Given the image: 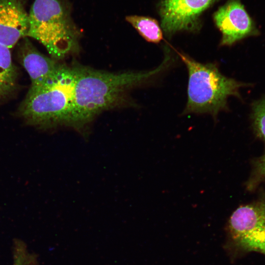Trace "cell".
Returning a JSON list of instances; mask_svg holds the SVG:
<instances>
[{
  "label": "cell",
  "mask_w": 265,
  "mask_h": 265,
  "mask_svg": "<svg viewBox=\"0 0 265 265\" xmlns=\"http://www.w3.org/2000/svg\"><path fill=\"white\" fill-rule=\"evenodd\" d=\"M126 20L147 41L158 43L162 39L161 29L155 19L142 16L129 15L126 17Z\"/></svg>",
  "instance_id": "11"
},
{
  "label": "cell",
  "mask_w": 265,
  "mask_h": 265,
  "mask_svg": "<svg viewBox=\"0 0 265 265\" xmlns=\"http://www.w3.org/2000/svg\"><path fill=\"white\" fill-rule=\"evenodd\" d=\"M258 167L261 174L265 177V154L260 159Z\"/></svg>",
  "instance_id": "14"
},
{
  "label": "cell",
  "mask_w": 265,
  "mask_h": 265,
  "mask_svg": "<svg viewBox=\"0 0 265 265\" xmlns=\"http://www.w3.org/2000/svg\"><path fill=\"white\" fill-rule=\"evenodd\" d=\"M228 226L231 238L237 246L265 255V218L259 207L238 208L231 216Z\"/></svg>",
  "instance_id": "5"
},
{
  "label": "cell",
  "mask_w": 265,
  "mask_h": 265,
  "mask_svg": "<svg viewBox=\"0 0 265 265\" xmlns=\"http://www.w3.org/2000/svg\"><path fill=\"white\" fill-rule=\"evenodd\" d=\"M253 119L256 132L265 141V97L254 104Z\"/></svg>",
  "instance_id": "12"
},
{
  "label": "cell",
  "mask_w": 265,
  "mask_h": 265,
  "mask_svg": "<svg viewBox=\"0 0 265 265\" xmlns=\"http://www.w3.org/2000/svg\"><path fill=\"white\" fill-rule=\"evenodd\" d=\"M28 14L23 0H0V44L9 49L26 37Z\"/></svg>",
  "instance_id": "8"
},
{
  "label": "cell",
  "mask_w": 265,
  "mask_h": 265,
  "mask_svg": "<svg viewBox=\"0 0 265 265\" xmlns=\"http://www.w3.org/2000/svg\"><path fill=\"white\" fill-rule=\"evenodd\" d=\"M26 37L40 42L52 58L60 59L79 49V32L60 0H35Z\"/></svg>",
  "instance_id": "4"
},
{
  "label": "cell",
  "mask_w": 265,
  "mask_h": 265,
  "mask_svg": "<svg viewBox=\"0 0 265 265\" xmlns=\"http://www.w3.org/2000/svg\"><path fill=\"white\" fill-rule=\"evenodd\" d=\"M217 0H162L159 6L161 26L168 37L180 31H197L200 15Z\"/></svg>",
  "instance_id": "6"
},
{
  "label": "cell",
  "mask_w": 265,
  "mask_h": 265,
  "mask_svg": "<svg viewBox=\"0 0 265 265\" xmlns=\"http://www.w3.org/2000/svg\"><path fill=\"white\" fill-rule=\"evenodd\" d=\"M213 20L222 33L220 46H231L259 33L240 0H228L214 13Z\"/></svg>",
  "instance_id": "7"
},
{
  "label": "cell",
  "mask_w": 265,
  "mask_h": 265,
  "mask_svg": "<svg viewBox=\"0 0 265 265\" xmlns=\"http://www.w3.org/2000/svg\"><path fill=\"white\" fill-rule=\"evenodd\" d=\"M262 214L265 218V197L263 199V201L261 203L260 206L259 207Z\"/></svg>",
  "instance_id": "15"
},
{
  "label": "cell",
  "mask_w": 265,
  "mask_h": 265,
  "mask_svg": "<svg viewBox=\"0 0 265 265\" xmlns=\"http://www.w3.org/2000/svg\"><path fill=\"white\" fill-rule=\"evenodd\" d=\"M12 265H33L30 257L25 252L18 251L13 253Z\"/></svg>",
  "instance_id": "13"
},
{
  "label": "cell",
  "mask_w": 265,
  "mask_h": 265,
  "mask_svg": "<svg viewBox=\"0 0 265 265\" xmlns=\"http://www.w3.org/2000/svg\"><path fill=\"white\" fill-rule=\"evenodd\" d=\"M18 71L12 61L10 49L0 44V101L15 89Z\"/></svg>",
  "instance_id": "10"
},
{
  "label": "cell",
  "mask_w": 265,
  "mask_h": 265,
  "mask_svg": "<svg viewBox=\"0 0 265 265\" xmlns=\"http://www.w3.org/2000/svg\"><path fill=\"white\" fill-rule=\"evenodd\" d=\"M26 37L20 45L18 54L20 62L30 77V88L33 89L40 87L49 80L61 64L41 53Z\"/></svg>",
  "instance_id": "9"
},
{
  "label": "cell",
  "mask_w": 265,
  "mask_h": 265,
  "mask_svg": "<svg viewBox=\"0 0 265 265\" xmlns=\"http://www.w3.org/2000/svg\"><path fill=\"white\" fill-rule=\"evenodd\" d=\"M79 66L61 64L43 85L30 88L19 108L20 116L28 124L39 128L72 127Z\"/></svg>",
  "instance_id": "2"
},
{
  "label": "cell",
  "mask_w": 265,
  "mask_h": 265,
  "mask_svg": "<svg viewBox=\"0 0 265 265\" xmlns=\"http://www.w3.org/2000/svg\"><path fill=\"white\" fill-rule=\"evenodd\" d=\"M150 71L112 73L80 66L74 101L72 127L83 129L102 112L129 103V92L165 68L170 56Z\"/></svg>",
  "instance_id": "1"
},
{
  "label": "cell",
  "mask_w": 265,
  "mask_h": 265,
  "mask_svg": "<svg viewBox=\"0 0 265 265\" xmlns=\"http://www.w3.org/2000/svg\"><path fill=\"white\" fill-rule=\"evenodd\" d=\"M178 53L188 73L187 101L183 114L209 113L215 119L227 109L229 97H240L239 90L246 84L225 76L215 64H203Z\"/></svg>",
  "instance_id": "3"
}]
</instances>
